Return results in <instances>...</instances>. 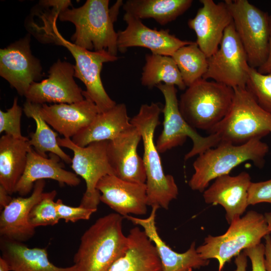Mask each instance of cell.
Here are the masks:
<instances>
[{
  "mask_svg": "<svg viewBox=\"0 0 271 271\" xmlns=\"http://www.w3.org/2000/svg\"><path fill=\"white\" fill-rule=\"evenodd\" d=\"M162 111L159 103L142 104L130 122L138 129L143 142L148 205L167 210L170 202L177 198L178 188L173 176L165 174L154 142V133L160 123Z\"/></svg>",
  "mask_w": 271,
  "mask_h": 271,
  "instance_id": "obj_1",
  "label": "cell"
},
{
  "mask_svg": "<svg viewBox=\"0 0 271 271\" xmlns=\"http://www.w3.org/2000/svg\"><path fill=\"white\" fill-rule=\"evenodd\" d=\"M123 217L111 213L97 219L83 234L73 257L76 271H108L128 246Z\"/></svg>",
  "mask_w": 271,
  "mask_h": 271,
  "instance_id": "obj_2",
  "label": "cell"
},
{
  "mask_svg": "<svg viewBox=\"0 0 271 271\" xmlns=\"http://www.w3.org/2000/svg\"><path fill=\"white\" fill-rule=\"evenodd\" d=\"M57 18L45 19L36 29L38 39L43 42L53 43L66 48L75 61L74 77L85 85L83 90L84 97L90 99L96 105L99 112L109 110L116 103L106 92L100 77L104 63L114 62L118 57L106 52L89 51L66 40L59 33L56 26Z\"/></svg>",
  "mask_w": 271,
  "mask_h": 271,
  "instance_id": "obj_3",
  "label": "cell"
},
{
  "mask_svg": "<svg viewBox=\"0 0 271 271\" xmlns=\"http://www.w3.org/2000/svg\"><path fill=\"white\" fill-rule=\"evenodd\" d=\"M108 0H87L77 8L62 9L58 19L75 26L72 43L89 51L106 52L116 56L117 33L113 28L114 18L109 9Z\"/></svg>",
  "mask_w": 271,
  "mask_h": 271,
  "instance_id": "obj_4",
  "label": "cell"
},
{
  "mask_svg": "<svg viewBox=\"0 0 271 271\" xmlns=\"http://www.w3.org/2000/svg\"><path fill=\"white\" fill-rule=\"evenodd\" d=\"M261 139H253L241 145L220 143L198 155L193 164L194 173L188 182L190 188L203 192L212 180L229 174L233 168L246 161L263 167L269 147Z\"/></svg>",
  "mask_w": 271,
  "mask_h": 271,
  "instance_id": "obj_5",
  "label": "cell"
},
{
  "mask_svg": "<svg viewBox=\"0 0 271 271\" xmlns=\"http://www.w3.org/2000/svg\"><path fill=\"white\" fill-rule=\"evenodd\" d=\"M234 95L232 87L201 78L181 95L179 110L191 126L209 132L227 114Z\"/></svg>",
  "mask_w": 271,
  "mask_h": 271,
  "instance_id": "obj_6",
  "label": "cell"
},
{
  "mask_svg": "<svg viewBox=\"0 0 271 271\" xmlns=\"http://www.w3.org/2000/svg\"><path fill=\"white\" fill-rule=\"evenodd\" d=\"M233 89L234 98L229 111L208 133L215 134L220 143L234 145L271 134V113L258 105L246 87Z\"/></svg>",
  "mask_w": 271,
  "mask_h": 271,
  "instance_id": "obj_7",
  "label": "cell"
},
{
  "mask_svg": "<svg viewBox=\"0 0 271 271\" xmlns=\"http://www.w3.org/2000/svg\"><path fill=\"white\" fill-rule=\"evenodd\" d=\"M270 232L264 216L251 210L233 221L223 234L208 235L196 250L203 259H216L219 263L218 271H221L224 264L233 257L238 255L242 250L260 243L261 239Z\"/></svg>",
  "mask_w": 271,
  "mask_h": 271,
  "instance_id": "obj_8",
  "label": "cell"
},
{
  "mask_svg": "<svg viewBox=\"0 0 271 271\" xmlns=\"http://www.w3.org/2000/svg\"><path fill=\"white\" fill-rule=\"evenodd\" d=\"M156 87L162 92L165 99V105L162 111L164 114L163 128L156 143L160 153L182 146L188 137L193 142V147L185 156L184 160L187 161L216 147L220 143L215 134L203 137L185 120L179 110L176 86L161 83Z\"/></svg>",
  "mask_w": 271,
  "mask_h": 271,
  "instance_id": "obj_9",
  "label": "cell"
},
{
  "mask_svg": "<svg viewBox=\"0 0 271 271\" xmlns=\"http://www.w3.org/2000/svg\"><path fill=\"white\" fill-rule=\"evenodd\" d=\"M224 2L246 53L248 65L257 69L264 63L268 54L270 15L247 0Z\"/></svg>",
  "mask_w": 271,
  "mask_h": 271,
  "instance_id": "obj_10",
  "label": "cell"
},
{
  "mask_svg": "<svg viewBox=\"0 0 271 271\" xmlns=\"http://www.w3.org/2000/svg\"><path fill=\"white\" fill-rule=\"evenodd\" d=\"M57 140L61 147L73 152L71 168L85 182L86 190L79 206L97 210L100 202V193L96 189L97 183L104 176L114 175L107 154L108 141L93 142L81 147L69 138H58Z\"/></svg>",
  "mask_w": 271,
  "mask_h": 271,
  "instance_id": "obj_11",
  "label": "cell"
},
{
  "mask_svg": "<svg viewBox=\"0 0 271 271\" xmlns=\"http://www.w3.org/2000/svg\"><path fill=\"white\" fill-rule=\"evenodd\" d=\"M250 66L232 22L224 31L217 51L208 58V68L202 78L232 88L246 87Z\"/></svg>",
  "mask_w": 271,
  "mask_h": 271,
  "instance_id": "obj_12",
  "label": "cell"
},
{
  "mask_svg": "<svg viewBox=\"0 0 271 271\" xmlns=\"http://www.w3.org/2000/svg\"><path fill=\"white\" fill-rule=\"evenodd\" d=\"M30 34L0 50V75L21 96L43 76L40 60L32 53Z\"/></svg>",
  "mask_w": 271,
  "mask_h": 271,
  "instance_id": "obj_13",
  "label": "cell"
},
{
  "mask_svg": "<svg viewBox=\"0 0 271 271\" xmlns=\"http://www.w3.org/2000/svg\"><path fill=\"white\" fill-rule=\"evenodd\" d=\"M48 74L47 78L31 84L25 95L26 101L39 105L72 104L85 99L74 79V65L59 59L50 67Z\"/></svg>",
  "mask_w": 271,
  "mask_h": 271,
  "instance_id": "obj_14",
  "label": "cell"
},
{
  "mask_svg": "<svg viewBox=\"0 0 271 271\" xmlns=\"http://www.w3.org/2000/svg\"><path fill=\"white\" fill-rule=\"evenodd\" d=\"M123 20L126 27L117 32L118 51L122 53L128 48L140 47L149 49L153 54L172 57L180 48L193 42L179 39L169 30L151 29L141 20L127 13H125Z\"/></svg>",
  "mask_w": 271,
  "mask_h": 271,
  "instance_id": "obj_15",
  "label": "cell"
},
{
  "mask_svg": "<svg viewBox=\"0 0 271 271\" xmlns=\"http://www.w3.org/2000/svg\"><path fill=\"white\" fill-rule=\"evenodd\" d=\"M202 5L196 16L188 21V27L196 35V44L208 58L218 49L224 31L233 22L225 3L200 0Z\"/></svg>",
  "mask_w": 271,
  "mask_h": 271,
  "instance_id": "obj_16",
  "label": "cell"
},
{
  "mask_svg": "<svg viewBox=\"0 0 271 271\" xmlns=\"http://www.w3.org/2000/svg\"><path fill=\"white\" fill-rule=\"evenodd\" d=\"M142 136L133 125L114 139L108 141L107 154L114 175L130 182L146 184L143 158L137 153Z\"/></svg>",
  "mask_w": 271,
  "mask_h": 271,
  "instance_id": "obj_17",
  "label": "cell"
},
{
  "mask_svg": "<svg viewBox=\"0 0 271 271\" xmlns=\"http://www.w3.org/2000/svg\"><path fill=\"white\" fill-rule=\"evenodd\" d=\"M96 189L100 193V202L123 217L147 213L146 184L130 182L114 175H107L99 181Z\"/></svg>",
  "mask_w": 271,
  "mask_h": 271,
  "instance_id": "obj_18",
  "label": "cell"
},
{
  "mask_svg": "<svg viewBox=\"0 0 271 271\" xmlns=\"http://www.w3.org/2000/svg\"><path fill=\"white\" fill-rule=\"evenodd\" d=\"M157 206L152 207L150 215L146 218L126 215L124 218L134 225L143 228L150 239L154 243L160 258L163 271H193L208 265L209 259L201 257L195 248V242L192 243L189 248L183 253L175 251L162 239L156 224Z\"/></svg>",
  "mask_w": 271,
  "mask_h": 271,
  "instance_id": "obj_19",
  "label": "cell"
},
{
  "mask_svg": "<svg viewBox=\"0 0 271 271\" xmlns=\"http://www.w3.org/2000/svg\"><path fill=\"white\" fill-rule=\"evenodd\" d=\"M251 182L249 174L242 172L234 176L229 174L219 177L203 193L207 204L221 205L226 211L229 224L239 218L248 204V190Z\"/></svg>",
  "mask_w": 271,
  "mask_h": 271,
  "instance_id": "obj_20",
  "label": "cell"
},
{
  "mask_svg": "<svg viewBox=\"0 0 271 271\" xmlns=\"http://www.w3.org/2000/svg\"><path fill=\"white\" fill-rule=\"evenodd\" d=\"M45 180L36 181L29 197L12 199L0 215L1 237L24 242L35 234V228L29 222V216L34 206L44 196Z\"/></svg>",
  "mask_w": 271,
  "mask_h": 271,
  "instance_id": "obj_21",
  "label": "cell"
},
{
  "mask_svg": "<svg viewBox=\"0 0 271 271\" xmlns=\"http://www.w3.org/2000/svg\"><path fill=\"white\" fill-rule=\"evenodd\" d=\"M41 117L65 138H72L89 125L99 112L89 98L72 104H39Z\"/></svg>",
  "mask_w": 271,
  "mask_h": 271,
  "instance_id": "obj_22",
  "label": "cell"
},
{
  "mask_svg": "<svg viewBox=\"0 0 271 271\" xmlns=\"http://www.w3.org/2000/svg\"><path fill=\"white\" fill-rule=\"evenodd\" d=\"M50 158L44 157L32 149L28 153L25 170L16 188L15 193L24 197L33 189L35 183L40 180L52 179L59 185L77 186L81 180L78 176L64 169L58 156L50 153Z\"/></svg>",
  "mask_w": 271,
  "mask_h": 271,
  "instance_id": "obj_23",
  "label": "cell"
},
{
  "mask_svg": "<svg viewBox=\"0 0 271 271\" xmlns=\"http://www.w3.org/2000/svg\"><path fill=\"white\" fill-rule=\"evenodd\" d=\"M127 236V249L108 271H163L155 246L144 230L136 226Z\"/></svg>",
  "mask_w": 271,
  "mask_h": 271,
  "instance_id": "obj_24",
  "label": "cell"
},
{
  "mask_svg": "<svg viewBox=\"0 0 271 271\" xmlns=\"http://www.w3.org/2000/svg\"><path fill=\"white\" fill-rule=\"evenodd\" d=\"M130 120L125 104H116L110 109L98 113L90 124L71 140L81 147L93 142L112 140L132 126Z\"/></svg>",
  "mask_w": 271,
  "mask_h": 271,
  "instance_id": "obj_25",
  "label": "cell"
},
{
  "mask_svg": "<svg viewBox=\"0 0 271 271\" xmlns=\"http://www.w3.org/2000/svg\"><path fill=\"white\" fill-rule=\"evenodd\" d=\"M0 249L11 271H76L74 264L60 267L52 263L46 248H30L23 242L1 237Z\"/></svg>",
  "mask_w": 271,
  "mask_h": 271,
  "instance_id": "obj_26",
  "label": "cell"
},
{
  "mask_svg": "<svg viewBox=\"0 0 271 271\" xmlns=\"http://www.w3.org/2000/svg\"><path fill=\"white\" fill-rule=\"evenodd\" d=\"M28 138L18 139L5 134L0 139V186L10 195L15 193L32 149Z\"/></svg>",
  "mask_w": 271,
  "mask_h": 271,
  "instance_id": "obj_27",
  "label": "cell"
},
{
  "mask_svg": "<svg viewBox=\"0 0 271 271\" xmlns=\"http://www.w3.org/2000/svg\"><path fill=\"white\" fill-rule=\"evenodd\" d=\"M192 0H127L123 5L125 13L142 20L153 19L161 25L176 20L191 6Z\"/></svg>",
  "mask_w": 271,
  "mask_h": 271,
  "instance_id": "obj_28",
  "label": "cell"
},
{
  "mask_svg": "<svg viewBox=\"0 0 271 271\" xmlns=\"http://www.w3.org/2000/svg\"><path fill=\"white\" fill-rule=\"evenodd\" d=\"M143 68L142 84L148 88L163 83L177 86L184 90L186 86L174 60L171 56L147 54Z\"/></svg>",
  "mask_w": 271,
  "mask_h": 271,
  "instance_id": "obj_29",
  "label": "cell"
},
{
  "mask_svg": "<svg viewBox=\"0 0 271 271\" xmlns=\"http://www.w3.org/2000/svg\"><path fill=\"white\" fill-rule=\"evenodd\" d=\"M39 104L26 101L24 104L23 111L28 117L33 118L36 124L34 132L30 134L29 143L40 155L47 158L46 153L49 152L58 156L67 164H71L72 159L65 153L58 143L57 133L54 131L49 124L40 115Z\"/></svg>",
  "mask_w": 271,
  "mask_h": 271,
  "instance_id": "obj_30",
  "label": "cell"
},
{
  "mask_svg": "<svg viewBox=\"0 0 271 271\" xmlns=\"http://www.w3.org/2000/svg\"><path fill=\"white\" fill-rule=\"evenodd\" d=\"M186 87L202 78L208 68V57L196 42L178 49L172 56Z\"/></svg>",
  "mask_w": 271,
  "mask_h": 271,
  "instance_id": "obj_31",
  "label": "cell"
},
{
  "mask_svg": "<svg viewBox=\"0 0 271 271\" xmlns=\"http://www.w3.org/2000/svg\"><path fill=\"white\" fill-rule=\"evenodd\" d=\"M56 195V190L45 192L44 196L32 208L29 222L33 227L53 226L59 222L60 219L54 201Z\"/></svg>",
  "mask_w": 271,
  "mask_h": 271,
  "instance_id": "obj_32",
  "label": "cell"
},
{
  "mask_svg": "<svg viewBox=\"0 0 271 271\" xmlns=\"http://www.w3.org/2000/svg\"><path fill=\"white\" fill-rule=\"evenodd\" d=\"M246 87L258 105L271 113V73L261 74L250 67Z\"/></svg>",
  "mask_w": 271,
  "mask_h": 271,
  "instance_id": "obj_33",
  "label": "cell"
},
{
  "mask_svg": "<svg viewBox=\"0 0 271 271\" xmlns=\"http://www.w3.org/2000/svg\"><path fill=\"white\" fill-rule=\"evenodd\" d=\"M23 109L18 104V98L15 97L12 107L6 111L0 110V133L18 139H25L22 135L21 120Z\"/></svg>",
  "mask_w": 271,
  "mask_h": 271,
  "instance_id": "obj_34",
  "label": "cell"
},
{
  "mask_svg": "<svg viewBox=\"0 0 271 271\" xmlns=\"http://www.w3.org/2000/svg\"><path fill=\"white\" fill-rule=\"evenodd\" d=\"M56 206L60 219L65 222H75L80 220H88L97 209L86 208L81 206L72 207L66 205L59 199Z\"/></svg>",
  "mask_w": 271,
  "mask_h": 271,
  "instance_id": "obj_35",
  "label": "cell"
},
{
  "mask_svg": "<svg viewBox=\"0 0 271 271\" xmlns=\"http://www.w3.org/2000/svg\"><path fill=\"white\" fill-rule=\"evenodd\" d=\"M267 202L271 203V179L259 182H251L248 190V204Z\"/></svg>",
  "mask_w": 271,
  "mask_h": 271,
  "instance_id": "obj_36",
  "label": "cell"
},
{
  "mask_svg": "<svg viewBox=\"0 0 271 271\" xmlns=\"http://www.w3.org/2000/svg\"><path fill=\"white\" fill-rule=\"evenodd\" d=\"M243 252L251 261V271H267L264 263L265 246L263 243L247 248Z\"/></svg>",
  "mask_w": 271,
  "mask_h": 271,
  "instance_id": "obj_37",
  "label": "cell"
},
{
  "mask_svg": "<svg viewBox=\"0 0 271 271\" xmlns=\"http://www.w3.org/2000/svg\"><path fill=\"white\" fill-rule=\"evenodd\" d=\"M270 39L268 54L264 63L257 69V71L263 74L271 73V15L269 16Z\"/></svg>",
  "mask_w": 271,
  "mask_h": 271,
  "instance_id": "obj_38",
  "label": "cell"
},
{
  "mask_svg": "<svg viewBox=\"0 0 271 271\" xmlns=\"http://www.w3.org/2000/svg\"><path fill=\"white\" fill-rule=\"evenodd\" d=\"M265 239L264 263L267 271H271V237L266 235Z\"/></svg>",
  "mask_w": 271,
  "mask_h": 271,
  "instance_id": "obj_39",
  "label": "cell"
},
{
  "mask_svg": "<svg viewBox=\"0 0 271 271\" xmlns=\"http://www.w3.org/2000/svg\"><path fill=\"white\" fill-rule=\"evenodd\" d=\"M236 269L234 271H246L247 267V256L243 252L240 253L235 258Z\"/></svg>",
  "mask_w": 271,
  "mask_h": 271,
  "instance_id": "obj_40",
  "label": "cell"
},
{
  "mask_svg": "<svg viewBox=\"0 0 271 271\" xmlns=\"http://www.w3.org/2000/svg\"><path fill=\"white\" fill-rule=\"evenodd\" d=\"M12 198L11 197L6 190L0 186V208L1 210H2L6 206L9 204L12 200Z\"/></svg>",
  "mask_w": 271,
  "mask_h": 271,
  "instance_id": "obj_41",
  "label": "cell"
},
{
  "mask_svg": "<svg viewBox=\"0 0 271 271\" xmlns=\"http://www.w3.org/2000/svg\"><path fill=\"white\" fill-rule=\"evenodd\" d=\"M0 271H11L8 262L1 256L0 257Z\"/></svg>",
  "mask_w": 271,
  "mask_h": 271,
  "instance_id": "obj_42",
  "label": "cell"
},
{
  "mask_svg": "<svg viewBox=\"0 0 271 271\" xmlns=\"http://www.w3.org/2000/svg\"><path fill=\"white\" fill-rule=\"evenodd\" d=\"M264 216L267 223L269 229L271 231V212L265 213Z\"/></svg>",
  "mask_w": 271,
  "mask_h": 271,
  "instance_id": "obj_43",
  "label": "cell"
}]
</instances>
